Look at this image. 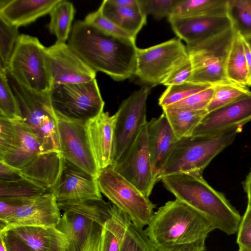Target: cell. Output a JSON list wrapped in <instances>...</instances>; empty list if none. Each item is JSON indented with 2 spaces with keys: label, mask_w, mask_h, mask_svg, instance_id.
<instances>
[{
  "label": "cell",
  "mask_w": 251,
  "mask_h": 251,
  "mask_svg": "<svg viewBox=\"0 0 251 251\" xmlns=\"http://www.w3.org/2000/svg\"><path fill=\"white\" fill-rule=\"evenodd\" d=\"M45 53L52 87L83 83L96 78V72L68 44L55 42L46 47Z\"/></svg>",
  "instance_id": "obj_15"
},
{
  "label": "cell",
  "mask_w": 251,
  "mask_h": 251,
  "mask_svg": "<svg viewBox=\"0 0 251 251\" xmlns=\"http://www.w3.org/2000/svg\"><path fill=\"white\" fill-rule=\"evenodd\" d=\"M52 193L58 202L74 203L102 199L97 177L65 159L60 178Z\"/></svg>",
  "instance_id": "obj_18"
},
{
  "label": "cell",
  "mask_w": 251,
  "mask_h": 251,
  "mask_svg": "<svg viewBox=\"0 0 251 251\" xmlns=\"http://www.w3.org/2000/svg\"><path fill=\"white\" fill-rule=\"evenodd\" d=\"M60 218L56 197L53 193L48 192L19 205L9 218L0 222V232L20 226H56Z\"/></svg>",
  "instance_id": "obj_17"
},
{
  "label": "cell",
  "mask_w": 251,
  "mask_h": 251,
  "mask_svg": "<svg viewBox=\"0 0 251 251\" xmlns=\"http://www.w3.org/2000/svg\"><path fill=\"white\" fill-rule=\"evenodd\" d=\"M147 130L153 174L158 181L177 139L163 112L158 118L147 122Z\"/></svg>",
  "instance_id": "obj_22"
},
{
  "label": "cell",
  "mask_w": 251,
  "mask_h": 251,
  "mask_svg": "<svg viewBox=\"0 0 251 251\" xmlns=\"http://www.w3.org/2000/svg\"><path fill=\"white\" fill-rule=\"evenodd\" d=\"M189 56L186 47L174 38L146 49H137L135 75L151 86L162 84Z\"/></svg>",
  "instance_id": "obj_10"
},
{
  "label": "cell",
  "mask_w": 251,
  "mask_h": 251,
  "mask_svg": "<svg viewBox=\"0 0 251 251\" xmlns=\"http://www.w3.org/2000/svg\"><path fill=\"white\" fill-rule=\"evenodd\" d=\"M162 109L177 140L192 135L195 128L208 113L206 109L191 110L171 106Z\"/></svg>",
  "instance_id": "obj_27"
},
{
  "label": "cell",
  "mask_w": 251,
  "mask_h": 251,
  "mask_svg": "<svg viewBox=\"0 0 251 251\" xmlns=\"http://www.w3.org/2000/svg\"><path fill=\"white\" fill-rule=\"evenodd\" d=\"M24 178L19 170L0 161V181H14Z\"/></svg>",
  "instance_id": "obj_44"
},
{
  "label": "cell",
  "mask_w": 251,
  "mask_h": 251,
  "mask_svg": "<svg viewBox=\"0 0 251 251\" xmlns=\"http://www.w3.org/2000/svg\"><path fill=\"white\" fill-rule=\"evenodd\" d=\"M0 117L20 120L16 98L11 89L5 72L0 71Z\"/></svg>",
  "instance_id": "obj_37"
},
{
  "label": "cell",
  "mask_w": 251,
  "mask_h": 251,
  "mask_svg": "<svg viewBox=\"0 0 251 251\" xmlns=\"http://www.w3.org/2000/svg\"><path fill=\"white\" fill-rule=\"evenodd\" d=\"M135 40L106 33L80 20L72 26L68 44L96 72L123 81L135 75Z\"/></svg>",
  "instance_id": "obj_1"
},
{
  "label": "cell",
  "mask_w": 251,
  "mask_h": 251,
  "mask_svg": "<svg viewBox=\"0 0 251 251\" xmlns=\"http://www.w3.org/2000/svg\"><path fill=\"white\" fill-rule=\"evenodd\" d=\"M238 251H247L246 250H245L243 248H239Z\"/></svg>",
  "instance_id": "obj_49"
},
{
  "label": "cell",
  "mask_w": 251,
  "mask_h": 251,
  "mask_svg": "<svg viewBox=\"0 0 251 251\" xmlns=\"http://www.w3.org/2000/svg\"><path fill=\"white\" fill-rule=\"evenodd\" d=\"M115 5L121 7H140L138 0H110Z\"/></svg>",
  "instance_id": "obj_46"
},
{
  "label": "cell",
  "mask_w": 251,
  "mask_h": 251,
  "mask_svg": "<svg viewBox=\"0 0 251 251\" xmlns=\"http://www.w3.org/2000/svg\"><path fill=\"white\" fill-rule=\"evenodd\" d=\"M228 0H181L169 17L227 16Z\"/></svg>",
  "instance_id": "obj_28"
},
{
  "label": "cell",
  "mask_w": 251,
  "mask_h": 251,
  "mask_svg": "<svg viewBox=\"0 0 251 251\" xmlns=\"http://www.w3.org/2000/svg\"><path fill=\"white\" fill-rule=\"evenodd\" d=\"M18 27L0 17V71L7 70L9 61L21 34Z\"/></svg>",
  "instance_id": "obj_34"
},
{
  "label": "cell",
  "mask_w": 251,
  "mask_h": 251,
  "mask_svg": "<svg viewBox=\"0 0 251 251\" xmlns=\"http://www.w3.org/2000/svg\"><path fill=\"white\" fill-rule=\"evenodd\" d=\"M168 20L174 32L187 45L206 39L232 25L227 16L170 17Z\"/></svg>",
  "instance_id": "obj_21"
},
{
  "label": "cell",
  "mask_w": 251,
  "mask_h": 251,
  "mask_svg": "<svg viewBox=\"0 0 251 251\" xmlns=\"http://www.w3.org/2000/svg\"><path fill=\"white\" fill-rule=\"evenodd\" d=\"M51 192L26 178L14 181H0V200L23 203L26 200Z\"/></svg>",
  "instance_id": "obj_31"
},
{
  "label": "cell",
  "mask_w": 251,
  "mask_h": 251,
  "mask_svg": "<svg viewBox=\"0 0 251 251\" xmlns=\"http://www.w3.org/2000/svg\"><path fill=\"white\" fill-rule=\"evenodd\" d=\"M214 91V85L202 90L169 106L191 110L206 109Z\"/></svg>",
  "instance_id": "obj_40"
},
{
  "label": "cell",
  "mask_w": 251,
  "mask_h": 251,
  "mask_svg": "<svg viewBox=\"0 0 251 251\" xmlns=\"http://www.w3.org/2000/svg\"><path fill=\"white\" fill-rule=\"evenodd\" d=\"M42 153L39 139L21 119L0 117V161L20 170Z\"/></svg>",
  "instance_id": "obj_12"
},
{
  "label": "cell",
  "mask_w": 251,
  "mask_h": 251,
  "mask_svg": "<svg viewBox=\"0 0 251 251\" xmlns=\"http://www.w3.org/2000/svg\"><path fill=\"white\" fill-rule=\"evenodd\" d=\"M226 73L230 81L247 86L248 71L242 38L236 31L227 59Z\"/></svg>",
  "instance_id": "obj_30"
},
{
  "label": "cell",
  "mask_w": 251,
  "mask_h": 251,
  "mask_svg": "<svg viewBox=\"0 0 251 251\" xmlns=\"http://www.w3.org/2000/svg\"><path fill=\"white\" fill-rule=\"evenodd\" d=\"M242 128L215 136H189L176 141L160 175L177 173L202 175L212 160L234 141Z\"/></svg>",
  "instance_id": "obj_5"
},
{
  "label": "cell",
  "mask_w": 251,
  "mask_h": 251,
  "mask_svg": "<svg viewBox=\"0 0 251 251\" xmlns=\"http://www.w3.org/2000/svg\"><path fill=\"white\" fill-rule=\"evenodd\" d=\"M0 251H7L5 244L1 237H0Z\"/></svg>",
  "instance_id": "obj_48"
},
{
  "label": "cell",
  "mask_w": 251,
  "mask_h": 251,
  "mask_svg": "<svg viewBox=\"0 0 251 251\" xmlns=\"http://www.w3.org/2000/svg\"><path fill=\"white\" fill-rule=\"evenodd\" d=\"M119 251H157L145 230L131 222L121 242Z\"/></svg>",
  "instance_id": "obj_36"
},
{
  "label": "cell",
  "mask_w": 251,
  "mask_h": 251,
  "mask_svg": "<svg viewBox=\"0 0 251 251\" xmlns=\"http://www.w3.org/2000/svg\"><path fill=\"white\" fill-rule=\"evenodd\" d=\"M141 11L157 20L169 18L181 0H138Z\"/></svg>",
  "instance_id": "obj_38"
},
{
  "label": "cell",
  "mask_w": 251,
  "mask_h": 251,
  "mask_svg": "<svg viewBox=\"0 0 251 251\" xmlns=\"http://www.w3.org/2000/svg\"><path fill=\"white\" fill-rule=\"evenodd\" d=\"M112 165L117 172L149 197L157 181L153 174L149 149L147 123Z\"/></svg>",
  "instance_id": "obj_13"
},
{
  "label": "cell",
  "mask_w": 251,
  "mask_h": 251,
  "mask_svg": "<svg viewBox=\"0 0 251 251\" xmlns=\"http://www.w3.org/2000/svg\"><path fill=\"white\" fill-rule=\"evenodd\" d=\"M60 0H0V17L18 27L50 14Z\"/></svg>",
  "instance_id": "obj_24"
},
{
  "label": "cell",
  "mask_w": 251,
  "mask_h": 251,
  "mask_svg": "<svg viewBox=\"0 0 251 251\" xmlns=\"http://www.w3.org/2000/svg\"><path fill=\"white\" fill-rule=\"evenodd\" d=\"M7 251H31L20 239L7 232L0 233Z\"/></svg>",
  "instance_id": "obj_43"
},
{
  "label": "cell",
  "mask_w": 251,
  "mask_h": 251,
  "mask_svg": "<svg viewBox=\"0 0 251 251\" xmlns=\"http://www.w3.org/2000/svg\"><path fill=\"white\" fill-rule=\"evenodd\" d=\"M60 150L64 159L96 177L100 171L92 152L85 124L58 119Z\"/></svg>",
  "instance_id": "obj_16"
},
{
  "label": "cell",
  "mask_w": 251,
  "mask_h": 251,
  "mask_svg": "<svg viewBox=\"0 0 251 251\" xmlns=\"http://www.w3.org/2000/svg\"><path fill=\"white\" fill-rule=\"evenodd\" d=\"M64 161L61 152L44 153L19 171L25 177L52 192L60 178Z\"/></svg>",
  "instance_id": "obj_25"
},
{
  "label": "cell",
  "mask_w": 251,
  "mask_h": 251,
  "mask_svg": "<svg viewBox=\"0 0 251 251\" xmlns=\"http://www.w3.org/2000/svg\"><path fill=\"white\" fill-rule=\"evenodd\" d=\"M193 71V66L189 57L176 67L165 80L162 84L169 86L187 82Z\"/></svg>",
  "instance_id": "obj_42"
},
{
  "label": "cell",
  "mask_w": 251,
  "mask_h": 251,
  "mask_svg": "<svg viewBox=\"0 0 251 251\" xmlns=\"http://www.w3.org/2000/svg\"><path fill=\"white\" fill-rule=\"evenodd\" d=\"M150 91V87L144 86L134 92L122 102L115 113L113 163L128 148L147 123V100Z\"/></svg>",
  "instance_id": "obj_14"
},
{
  "label": "cell",
  "mask_w": 251,
  "mask_h": 251,
  "mask_svg": "<svg viewBox=\"0 0 251 251\" xmlns=\"http://www.w3.org/2000/svg\"><path fill=\"white\" fill-rule=\"evenodd\" d=\"M5 231L20 239L31 251H68L67 237L55 226H20Z\"/></svg>",
  "instance_id": "obj_23"
},
{
  "label": "cell",
  "mask_w": 251,
  "mask_h": 251,
  "mask_svg": "<svg viewBox=\"0 0 251 251\" xmlns=\"http://www.w3.org/2000/svg\"><path fill=\"white\" fill-rule=\"evenodd\" d=\"M251 121V94L224 107L208 112L192 135L215 136L237 128Z\"/></svg>",
  "instance_id": "obj_19"
},
{
  "label": "cell",
  "mask_w": 251,
  "mask_h": 251,
  "mask_svg": "<svg viewBox=\"0 0 251 251\" xmlns=\"http://www.w3.org/2000/svg\"><path fill=\"white\" fill-rule=\"evenodd\" d=\"M116 115L102 112L85 124L89 145L100 172L113 163Z\"/></svg>",
  "instance_id": "obj_20"
},
{
  "label": "cell",
  "mask_w": 251,
  "mask_h": 251,
  "mask_svg": "<svg viewBox=\"0 0 251 251\" xmlns=\"http://www.w3.org/2000/svg\"><path fill=\"white\" fill-rule=\"evenodd\" d=\"M99 9L104 17L135 38L147 22V16L140 7H119L110 0H104Z\"/></svg>",
  "instance_id": "obj_26"
},
{
  "label": "cell",
  "mask_w": 251,
  "mask_h": 251,
  "mask_svg": "<svg viewBox=\"0 0 251 251\" xmlns=\"http://www.w3.org/2000/svg\"><path fill=\"white\" fill-rule=\"evenodd\" d=\"M45 49L37 37L21 34L7 69L19 82L39 93L49 92L52 87Z\"/></svg>",
  "instance_id": "obj_8"
},
{
  "label": "cell",
  "mask_w": 251,
  "mask_h": 251,
  "mask_svg": "<svg viewBox=\"0 0 251 251\" xmlns=\"http://www.w3.org/2000/svg\"><path fill=\"white\" fill-rule=\"evenodd\" d=\"M243 187L248 197V203L251 204V169L243 182Z\"/></svg>",
  "instance_id": "obj_47"
},
{
  "label": "cell",
  "mask_w": 251,
  "mask_h": 251,
  "mask_svg": "<svg viewBox=\"0 0 251 251\" xmlns=\"http://www.w3.org/2000/svg\"><path fill=\"white\" fill-rule=\"evenodd\" d=\"M49 95L53 110L59 119L85 124L103 112L104 101L96 78L53 86Z\"/></svg>",
  "instance_id": "obj_7"
},
{
  "label": "cell",
  "mask_w": 251,
  "mask_h": 251,
  "mask_svg": "<svg viewBox=\"0 0 251 251\" xmlns=\"http://www.w3.org/2000/svg\"><path fill=\"white\" fill-rule=\"evenodd\" d=\"M75 13L72 2L60 0L50 11L49 29L55 35L56 42L65 43L72 30V23Z\"/></svg>",
  "instance_id": "obj_29"
},
{
  "label": "cell",
  "mask_w": 251,
  "mask_h": 251,
  "mask_svg": "<svg viewBox=\"0 0 251 251\" xmlns=\"http://www.w3.org/2000/svg\"><path fill=\"white\" fill-rule=\"evenodd\" d=\"M227 15L235 30L251 45V0H228Z\"/></svg>",
  "instance_id": "obj_32"
},
{
  "label": "cell",
  "mask_w": 251,
  "mask_h": 251,
  "mask_svg": "<svg viewBox=\"0 0 251 251\" xmlns=\"http://www.w3.org/2000/svg\"><path fill=\"white\" fill-rule=\"evenodd\" d=\"M58 204L64 213L55 227L66 236L68 251H81L94 224L108 215L111 204L102 199Z\"/></svg>",
  "instance_id": "obj_11"
},
{
  "label": "cell",
  "mask_w": 251,
  "mask_h": 251,
  "mask_svg": "<svg viewBox=\"0 0 251 251\" xmlns=\"http://www.w3.org/2000/svg\"><path fill=\"white\" fill-rule=\"evenodd\" d=\"M215 229L205 215L176 199L154 212L145 230L157 251H205Z\"/></svg>",
  "instance_id": "obj_2"
},
{
  "label": "cell",
  "mask_w": 251,
  "mask_h": 251,
  "mask_svg": "<svg viewBox=\"0 0 251 251\" xmlns=\"http://www.w3.org/2000/svg\"><path fill=\"white\" fill-rule=\"evenodd\" d=\"M242 38L248 71L247 86L249 87L251 86V45L242 36Z\"/></svg>",
  "instance_id": "obj_45"
},
{
  "label": "cell",
  "mask_w": 251,
  "mask_h": 251,
  "mask_svg": "<svg viewBox=\"0 0 251 251\" xmlns=\"http://www.w3.org/2000/svg\"><path fill=\"white\" fill-rule=\"evenodd\" d=\"M235 33L231 25L206 39L186 45L193 66L187 82L211 85L231 82L226 67Z\"/></svg>",
  "instance_id": "obj_6"
},
{
  "label": "cell",
  "mask_w": 251,
  "mask_h": 251,
  "mask_svg": "<svg viewBox=\"0 0 251 251\" xmlns=\"http://www.w3.org/2000/svg\"><path fill=\"white\" fill-rule=\"evenodd\" d=\"M160 180L176 199L205 215L216 229L228 235L237 232L242 219L240 213L202 175L177 173L163 176Z\"/></svg>",
  "instance_id": "obj_3"
},
{
  "label": "cell",
  "mask_w": 251,
  "mask_h": 251,
  "mask_svg": "<svg viewBox=\"0 0 251 251\" xmlns=\"http://www.w3.org/2000/svg\"><path fill=\"white\" fill-rule=\"evenodd\" d=\"M251 91L248 87L227 82L214 85V91L206 108L208 112L216 110L239 99L248 96Z\"/></svg>",
  "instance_id": "obj_33"
},
{
  "label": "cell",
  "mask_w": 251,
  "mask_h": 251,
  "mask_svg": "<svg viewBox=\"0 0 251 251\" xmlns=\"http://www.w3.org/2000/svg\"><path fill=\"white\" fill-rule=\"evenodd\" d=\"M6 76L16 98L21 121L39 139L44 153L60 152L58 119L49 92L33 91L19 82L7 70Z\"/></svg>",
  "instance_id": "obj_4"
},
{
  "label": "cell",
  "mask_w": 251,
  "mask_h": 251,
  "mask_svg": "<svg viewBox=\"0 0 251 251\" xmlns=\"http://www.w3.org/2000/svg\"><path fill=\"white\" fill-rule=\"evenodd\" d=\"M236 242L239 248L251 251V204L249 203L239 226Z\"/></svg>",
  "instance_id": "obj_41"
},
{
  "label": "cell",
  "mask_w": 251,
  "mask_h": 251,
  "mask_svg": "<svg viewBox=\"0 0 251 251\" xmlns=\"http://www.w3.org/2000/svg\"><path fill=\"white\" fill-rule=\"evenodd\" d=\"M84 21L98 29L112 35L136 40V38L123 30L110 20L104 17L98 9L89 13Z\"/></svg>",
  "instance_id": "obj_39"
},
{
  "label": "cell",
  "mask_w": 251,
  "mask_h": 251,
  "mask_svg": "<svg viewBox=\"0 0 251 251\" xmlns=\"http://www.w3.org/2000/svg\"><path fill=\"white\" fill-rule=\"evenodd\" d=\"M97 180L101 193L126 213L134 225L143 228L149 224L155 205L112 165L100 170Z\"/></svg>",
  "instance_id": "obj_9"
},
{
  "label": "cell",
  "mask_w": 251,
  "mask_h": 251,
  "mask_svg": "<svg viewBox=\"0 0 251 251\" xmlns=\"http://www.w3.org/2000/svg\"><path fill=\"white\" fill-rule=\"evenodd\" d=\"M211 86L189 82L169 86L159 98L158 104L162 108L169 106Z\"/></svg>",
  "instance_id": "obj_35"
}]
</instances>
